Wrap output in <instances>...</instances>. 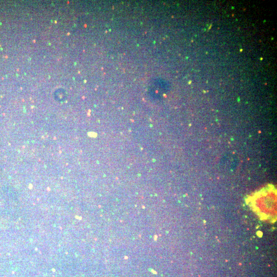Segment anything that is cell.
Masks as SVG:
<instances>
[{"instance_id":"6da1fadb","label":"cell","mask_w":277,"mask_h":277,"mask_svg":"<svg viewBox=\"0 0 277 277\" xmlns=\"http://www.w3.org/2000/svg\"><path fill=\"white\" fill-rule=\"evenodd\" d=\"M250 205L262 220L275 221L276 214V192L270 186L262 188L250 196Z\"/></svg>"}]
</instances>
